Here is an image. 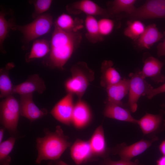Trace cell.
<instances>
[{
	"label": "cell",
	"instance_id": "obj_34",
	"mask_svg": "<svg viewBox=\"0 0 165 165\" xmlns=\"http://www.w3.org/2000/svg\"><path fill=\"white\" fill-rule=\"evenodd\" d=\"M163 35L165 36V31ZM157 50V54L159 57L165 56V38L163 42L158 44Z\"/></svg>",
	"mask_w": 165,
	"mask_h": 165
},
{
	"label": "cell",
	"instance_id": "obj_26",
	"mask_svg": "<svg viewBox=\"0 0 165 165\" xmlns=\"http://www.w3.org/2000/svg\"><path fill=\"white\" fill-rule=\"evenodd\" d=\"M50 43L47 40L44 39H36L33 41L26 60L28 61L43 57L50 53Z\"/></svg>",
	"mask_w": 165,
	"mask_h": 165
},
{
	"label": "cell",
	"instance_id": "obj_20",
	"mask_svg": "<svg viewBox=\"0 0 165 165\" xmlns=\"http://www.w3.org/2000/svg\"><path fill=\"white\" fill-rule=\"evenodd\" d=\"M89 141L94 156H104L107 148L102 125L96 128Z\"/></svg>",
	"mask_w": 165,
	"mask_h": 165
},
{
	"label": "cell",
	"instance_id": "obj_3",
	"mask_svg": "<svg viewBox=\"0 0 165 165\" xmlns=\"http://www.w3.org/2000/svg\"><path fill=\"white\" fill-rule=\"evenodd\" d=\"M70 71L71 76L65 82V88L68 93L75 94L78 99H81L90 82L94 79V72L83 61L73 65Z\"/></svg>",
	"mask_w": 165,
	"mask_h": 165
},
{
	"label": "cell",
	"instance_id": "obj_33",
	"mask_svg": "<svg viewBox=\"0 0 165 165\" xmlns=\"http://www.w3.org/2000/svg\"><path fill=\"white\" fill-rule=\"evenodd\" d=\"M165 92V83L160 86L150 90L146 94L148 99H151L157 94Z\"/></svg>",
	"mask_w": 165,
	"mask_h": 165
},
{
	"label": "cell",
	"instance_id": "obj_23",
	"mask_svg": "<svg viewBox=\"0 0 165 165\" xmlns=\"http://www.w3.org/2000/svg\"><path fill=\"white\" fill-rule=\"evenodd\" d=\"M135 0H114L109 3L107 10L109 16L125 13V15L132 13L136 8L134 4Z\"/></svg>",
	"mask_w": 165,
	"mask_h": 165
},
{
	"label": "cell",
	"instance_id": "obj_29",
	"mask_svg": "<svg viewBox=\"0 0 165 165\" xmlns=\"http://www.w3.org/2000/svg\"><path fill=\"white\" fill-rule=\"evenodd\" d=\"M6 13H0V48L4 53L3 44L4 40L8 35L9 31L16 24L12 21L7 20L5 18Z\"/></svg>",
	"mask_w": 165,
	"mask_h": 165
},
{
	"label": "cell",
	"instance_id": "obj_2",
	"mask_svg": "<svg viewBox=\"0 0 165 165\" xmlns=\"http://www.w3.org/2000/svg\"><path fill=\"white\" fill-rule=\"evenodd\" d=\"M36 141L38 153L35 163L38 164L44 160L59 159L71 145L60 126L54 132L47 131L44 137L38 138Z\"/></svg>",
	"mask_w": 165,
	"mask_h": 165
},
{
	"label": "cell",
	"instance_id": "obj_30",
	"mask_svg": "<svg viewBox=\"0 0 165 165\" xmlns=\"http://www.w3.org/2000/svg\"><path fill=\"white\" fill-rule=\"evenodd\" d=\"M34 6V10L32 17L35 19L39 16L45 13L50 7L52 2L51 0H36L31 1Z\"/></svg>",
	"mask_w": 165,
	"mask_h": 165
},
{
	"label": "cell",
	"instance_id": "obj_8",
	"mask_svg": "<svg viewBox=\"0 0 165 165\" xmlns=\"http://www.w3.org/2000/svg\"><path fill=\"white\" fill-rule=\"evenodd\" d=\"M74 105L73 94L68 93L56 104L50 113L58 121L69 125L72 124Z\"/></svg>",
	"mask_w": 165,
	"mask_h": 165
},
{
	"label": "cell",
	"instance_id": "obj_35",
	"mask_svg": "<svg viewBox=\"0 0 165 165\" xmlns=\"http://www.w3.org/2000/svg\"><path fill=\"white\" fill-rule=\"evenodd\" d=\"M159 149L163 156H165V140L163 141L159 145Z\"/></svg>",
	"mask_w": 165,
	"mask_h": 165
},
{
	"label": "cell",
	"instance_id": "obj_22",
	"mask_svg": "<svg viewBox=\"0 0 165 165\" xmlns=\"http://www.w3.org/2000/svg\"><path fill=\"white\" fill-rule=\"evenodd\" d=\"M15 66L13 62H9L5 67L0 70V97L6 98L12 95L14 86L13 85L9 77L10 70Z\"/></svg>",
	"mask_w": 165,
	"mask_h": 165
},
{
	"label": "cell",
	"instance_id": "obj_7",
	"mask_svg": "<svg viewBox=\"0 0 165 165\" xmlns=\"http://www.w3.org/2000/svg\"><path fill=\"white\" fill-rule=\"evenodd\" d=\"M124 17L130 20L165 18V0H149Z\"/></svg>",
	"mask_w": 165,
	"mask_h": 165
},
{
	"label": "cell",
	"instance_id": "obj_27",
	"mask_svg": "<svg viewBox=\"0 0 165 165\" xmlns=\"http://www.w3.org/2000/svg\"><path fill=\"white\" fill-rule=\"evenodd\" d=\"M127 25L124 31V34L134 41L137 40L143 34L146 27L142 22L138 20H128Z\"/></svg>",
	"mask_w": 165,
	"mask_h": 165
},
{
	"label": "cell",
	"instance_id": "obj_25",
	"mask_svg": "<svg viewBox=\"0 0 165 165\" xmlns=\"http://www.w3.org/2000/svg\"><path fill=\"white\" fill-rule=\"evenodd\" d=\"M54 26L67 32L78 31L83 28L79 20L65 13H63L58 17L55 21Z\"/></svg>",
	"mask_w": 165,
	"mask_h": 165
},
{
	"label": "cell",
	"instance_id": "obj_6",
	"mask_svg": "<svg viewBox=\"0 0 165 165\" xmlns=\"http://www.w3.org/2000/svg\"><path fill=\"white\" fill-rule=\"evenodd\" d=\"M20 115L19 102L12 95L0 103V119L5 128L11 132L16 130Z\"/></svg>",
	"mask_w": 165,
	"mask_h": 165
},
{
	"label": "cell",
	"instance_id": "obj_12",
	"mask_svg": "<svg viewBox=\"0 0 165 165\" xmlns=\"http://www.w3.org/2000/svg\"><path fill=\"white\" fill-rule=\"evenodd\" d=\"M92 119V113L89 105L85 101L78 99L75 104L72 124L77 129L88 125Z\"/></svg>",
	"mask_w": 165,
	"mask_h": 165
},
{
	"label": "cell",
	"instance_id": "obj_1",
	"mask_svg": "<svg viewBox=\"0 0 165 165\" xmlns=\"http://www.w3.org/2000/svg\"><path fill=\"white\" fill-rule=\"evenodd\" d=\"M82 39V34L79 31L67 32L54 26L50 43L48 64L52 68L62 69Z\"/></svg>",
	"mask_w": 165,
	"mask_h": 165
},
{
	"label": "cell",
	"instance_id": "obj_36",
	"mask_svg": "<svg viewBox=\"0 0 165 165\" xmlns=\"http://www.w3.org/2000/svg\"><path fill=\"white\" fill-rule=\"evenodd\" d=\"M156 165H165V156H163L157 160Z\"/></svg>",
	"mask_w": 165,
	"mask_h": 165
},
{
	"label": "cell",
	"instance_id": "obj_5",
	"mask_svg": "<svg viewBox=\"0 0 165 165\" xmlns=\"http://www.w3.org/2000/svg\"><path fill=\"white\" fill-rule=\"evenodd\" d=\"M129 88L127 105L132 112L137 110L138 100L142 96L146 95L153 87L145 80L141 71L138 70L129 75Z\"/></svg>",
	"mask_w": 165,
	"mask_h": 165
},
{
	"label": "cell",
	"instance_id": "obj_9",
	"mask_svg": "<svg viewBox=\"0 0 165 165\" xmlns=\"http://www.w3.org/2000/svg\"><path fill=\"white\" fill-rule=\"evenodd\" d=\"M66 9L69 13L74 14L83 13L86 16H99L104 17H109L107 10L90 0L75 1L68 5Z\"/></svg>",
	"mask_w": 165,
	"mask_h": 165
},
{
	"label": "cell",
	"instance_id": "obj_14",
	"mask_svg": "<svg viewBox=\"0 0 165 165\" xmlns=\"http://www.w3.org/2000/svg\"><path fill=\"white\" fill-rule=\"evenodd\" d=\"M70 155L75 163L79 165L94 156L89 141L77 139L71 146Z\"/></svg>",
	"mask_w": 165,
	"mask_h": 165
},
{
	"label": "cell",
	"instance_id": "obj_17",
	"mask_svg": "<svg viewBox=\"0 0 165 165\" xmlns=\"http://www.w3.org/2000/svg\"><path fill=\"white\" fill-rule=\"evenodd\" d=\"M163 36L159 31L156 25L152 24L146 27L143 34L134 42L138 48L149 49L155 43L160 41Z\"/></svg>",
	"mask_w": 165,
	"mask_h": 165
},
{
	"label": "cell",
	"instance_id": "obj_11",
	"mask_svg": "<svg viewBox=\"0 0 165 165\" xmlns=\"http://www.w3.org/2000/svg\"><path fill=\"white\" fill-rule=\"evenodd\" d=\"M20 115L29 119L31 122L46 115V109H40L35 104L33 94L20 95Z\"/></svg>",
	"mask_w": 165,
	"mask_h": 165
},
{
	"label": "cell",
	"instance_id": "obj_21",
	"mask_svg": "<svg viewBox=\"0 0 165 165\" xmlns=\"http://www.w3.org/2000/svg\"><path fill=\"white\" fill-rule=\"evenodd\" d=\"M163 121L161 114L154 115L146 113L139 120L137 124L139 126L144 134H148L157 130Z\"/></svg>",
	"mask_w": 165,
	"mask_h": 165
},
{
	"label": "cell",
	"instance_id": "obj_31",
	"mask_svg": "<svg viewBox=\"0 0 165 165\" xmlns=\"http://www.w3.org/2000/svg\"><path fill=\"white\" fill-rule=\"evenodd\" d=\"M98 23L100 34L103 37L110 35L114 28V21L108 17L100 19L98 21Z\"/></svg>",
	"mask_w": 165,
	"mask_h": 165
},
{
	"label": "cell",
	"instance_id": "obj_13",
	"mask_svg": "<svg viewBox=\"0 0 165 165\" xmlns=\"http://www.w3.org/2000/svg\"><path fill=\"white\" fill-rule=\"evenodd\" d=\"M43 80L37 74L31 75L25 81L14 86L13 93L20 95L33 94L37 92L42 94L46 90Z\"/></svg>",
	"mask_w": 165,
	"mask_h": 165
},
{
	"label": "cell",
	"instance_id": "obj_15",
	"mask_svg": "<svg viewBox=\"0 0 165 165\" xmlns=\"http://www.w3.org/2000/svg\"><path fill=\"white\" fill-rule=\"evenodd\" d=\"M157 139L155 137L151 140H141L129 146H122L117 150V153L121 159L130 161L133 157L144 152Z\"/></svg>",
	"mask_w": 165,
	"mask_h": 165
},
{
	"label": "cell",
	"instance_id": "obj_16",
	"mask_svg": "<svg viewBox=\"0 0 165 165\" xmlns=\"http://www.w3.org/2000/svg\"><path fill=\"white\" fill-rule=\"evenodd\" d=\"M130 110L123 105L106 102L103 112L106 117L119 121L137 124L138 120L134 118Z\"/></svg>",
	"mask_w": 165,
	"mask_h": 165
},
{
	"label": "cell",
	"instance_id": "obj_10",
	"mask_svg": "<svg viewBox=\"0 0 165 165\" xmlns=\"http://www.w3.org/2000/svg\"><path fill=\"white\" fill-rule=\"evenodd\" d=\"M143 61L144 64L141 72L144 78H150L156 83L164 82L165 77L161 71L165 61H161L147 53L144 55Z\"/></svg>",
	"mask_w": 165,
	"mask_h": 165
},
{
	"label": "cell",
	"instance_id": "obj_24",
	"mask_svg": "<svg viewBox=\"0 0 165 165\" xmlns=\"http://www.w3.org/2000/svg\"><path fill=\"white\" fill-rule=\"evenodd\" d=\"M98 21L94 16H86L84 21L86 37L90 42L95 43L102 41L104 37L100 34Z\"/></svg>",
	"mask_w": 165,
	"mask_h": 165
},
{
	"label": "cell",
	"instance_id": "obj_4",
	"mask_svg": "<svg viewBox=\"0 0 165 165\" xmlns=\"http://www.w3.org/2000/svg\"><path fill=\"white\" fill-rule=\"evenodd\" d=\"M53 24V17L49 13H44L35 19L31 22L23 25L15 24L11 29L23 35L22 41L28 44L31 42L44 35L50 31Z\"/></svg>",
	"mask_w": 165,
	"mask_h": 165
},
{
	"label": "cell",
	"instance_id": "obj_28",
	"mask_svg": "<svg viewBox=\"0 0 165 165\" xmlns=\"http://www.w3.org/2000/svg\"><path fill=\"white\" fill-rule=\"evenodd\" d=\"M15 141V138L11 137L0 143V162L2 165H9L11 158L9 155L13 148Z\"/></svg>",
	"mask_w": 165,
	"mask_h": 165
},
{
	"label": "cell",
	"instance_id": "obj_38",
	"mask_svg": "<svg viewBox=\"0 0 165 165\" xmlns=\"http://www.w3.org/2000/svg\"><path fill=\"white\" fill-rule=\"evenodd\" d=\"M56 165H69L65 162L61 160L58 161Z\"/></svg>",
	"mask_w": 165,
	"mask_h": 165
},
{
	"label": "cell",
	"instance_id": "obj_32",
	"mask_svg": "<svg viewBox=\"0 0 165 165\" xmlns=\"http://www.w3.org/2000/svg\"><path fill=\"white\" fill-rule=\"evenodd\" d=\"M104 165H139L138 161L134 162L121 159L117 161H113L110 159H105L103 162Z\"/></svg>",
	"mask_w": 165,
	"mask_h": 165
},
{
	"label": "cell",
	"instance_id": "obj_18",
	"mask_svg": "<svg viewBox=\"0 0 165 165\" xmlns=\"http://www.w3.org/2000/svg\"><path fill=\"white\" fill-rule=\"evenodd\" d=\"M129 79H124L106 88L107 98L106 102L123 105L122 100L128 94Z\"/></svg>",
	"mask_w": 165,
	"mask_h": 165
},
{
	"label": "cell",
	"instance_id": "obj_37",
	"mask_svg": "<svg viewBox=\"0 0 165 165\" xmlns=\"http://www.w3.org/2000/svg\"><path fill=\"white\" fill-rule=\"evenodd\" d=\"M4 132V129L1 128L0 130V142L1 143L3 137Z\"/></svg>",
	"mask_w": 165,
	"mask_h": 165
},
{
	"label": "cell",
	"instance_id": "obj_19",
	"mask_svg": "<svg viewBox=\"0 0 165 165\" xmlns=\"http://www.w3.org/2000/svg\"><path fill=\"white\" fill-rule=\"evenodd\" d=\"M113 65L112 61L110 60H104L101 63L100 84L105 89L122 79L120 74Z\"/></svg>",
	"mask_w": 165,
	"mask_h": 165
}]
</instances>
